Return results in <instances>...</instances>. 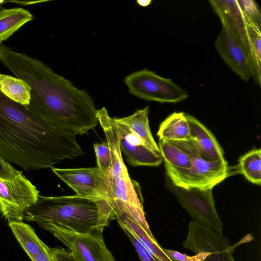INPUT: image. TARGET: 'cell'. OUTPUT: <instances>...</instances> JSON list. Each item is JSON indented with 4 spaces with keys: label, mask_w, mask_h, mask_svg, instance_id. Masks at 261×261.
Segmentation results:
<instances>
[{
    "label": "cell",
    "mask_w": 261,
    "mask_h": 261,
    "mask_svg": "<svg viewBox=\"0 0 261 261\" xmlns=\"http://www.w3.org/2000/svg\"><path fill=\"white\" fill-rule=\"evenodd\" d=\"M52 172L76 193V195L108 199L113 204L109 182L97 167L51 168Z\"/></svg>",
    "instance_id": "cell-11"
},
{
    "label": "cell",
    "mask_w": 261,
    "mask_h": 261,
    "mask_svg": "<svg viewBox=\"0 0 261 261\" xmlns=\"http://www.w3.org/2000/svg\"><path fill=\"white\" fill-rule=\"evenodd\" d=\"M116 219L113 204L101 198L77 195L44 196L24 213L23 220L39 226L51 224L79 233L103 232Z\"/></svg>",
    "instance_id": "cell-3"
},
{
    "label": "cell",
    "mask_w": 261,
    "mask_h": 261,
    "mask_svg": "<svg viewBox=\"0 0 261 261\" xmlns=\"http://www.w3.org/2000/svg\"><path fill=\"white\" fill-rule=\"evenodd\" d=\"M163 250L173 261H202L207 254L205 251L199 250L195 252V255L190 256L170 249L163 248Z\"/></svg>",
    "instance_id": "cell-27"
},
{
    "label": "cell",
    "mask_w": 261,
    "mask_h": 261,
    "mask_svg": "<svg viewBox=\"0 0 261 261\" xmlns=\"http://www.w3.org/2000/svg\"><path fill=\"white\" fill-rule=\"evenodd\" d=\"M246 22L250 46V62L251 76L254 82L261 83V33L260 30Z\"/></svg>",
    "instance_id": "cell-23"
},
{
    "label": "cell",
    "mask_w": 261,
    "mask_h": 261,
    "mask_svg": "<svg viewBox=\"0 0 261 261\" xmlns=\"http://www.w3.org/2000/svg\"><path fill=\"white\" fill-rule=\"evenodd\" d=\"M114 119L120 134V147L125 160L133 167H158L163 162L161 154L150 149L124 124Z\"/></svg>",
    "instance_id": "cell-12"
},
{
    "label": "cell",
    "mask_w": 261,
    "mask_h": 261,
    "mask_svg": "<svg viewBox=\"0 0 261 261\" xmlns=\"http://www.w3.org/2000/svg\"><path fill=\"white\" fill-rule=\"evenodd\" d=\"M0 154L29 171L51 168L85 152L75 135L55 126L0 91Z\"/></svg>",
    "instance_id": "cell-2"
},
{
    "label": "cell",
    "mask_w": 261,
    "mask_h": 261,
    "mask_svg": "<svg viewBox=\"0 0 261 261\" xmlns=\"http://www.w3.org/2000/svg\"><path fill=\"white\" fill-rule=\"evenodd\" d=\"M97 167L107 177L111 166L110 151L107 142L94 144Z\"/></svg>",
    "instance_id": "cell-26"
},
{
    "label": "cell",
    "mask_w": 261,
    "mask_h": 261,
    "mask_svg": "<svg viewBox=\"0 0 261 261\" xmlns=\"http://www.w3.org/2000/svg\"><path fill=\"white\" fill-rule=\"evenodd\" d=\"M149 107L137 110L133 114L123 118H116L119 122L124 124L152 150L161 154L149 125Z\"/></svg>",
    "instance_id": "cell-16"
},
{
    "label": "cell",
    "mask_w": 261,
    "mask_h": 261,
    "mask_svg": "<svg viewBox=\"0 0 261 261\" xmlns=\"http://www.w3.org/2000/svg\"><path fill=\"white\" fill-rule=\"evenodd\" d=\"M32 261H55L51 248L44 243L41 250L35 255Z\"/></svg>",
    "instance_id": "cell-30"
},
{
    "label": "cell",
    "mask_w": 261,
    "mask_h": 261,
    "mask_svg": "<svg viewBox=\"0 0 261 261\" xmlns=\"http://www.w3.org/2000/svg\"><path fill=\"white\" fill-rule=\"evenodd\" d=\"M237 172L252 184L261 185V149H253L239 159Z\"/></svg>",
    "instance_id": "cell-21"
},
{
    "label": "cell",
    "mask_w": 261,
    "mask_h": 261,
    "mask_svg": "<svg viewBox=\"0 0 261 261\" xmlns=\"http://www.w3.org/2000/svg\"><path fill=\"white\" fill-rule=\"evenodd\" d=\"M0 62L31 88L27 107L47 122L76 135L87 134L98 124L89 94L47 65L0 43Z\"/></svg>",
    "instance_id": "cell-1"
},
{
    "label": "cell",
    "mask_w": 261,
    "mask_h": 261,
    "mask_svg": "<svg viewBox=\"0 0 261 261\" xmlns=\"http://www.w3.org/2000/svg\"><path fill=\"white\" fill-rule=\"evenodd\" d=\"M22 173V172L21 171L16 170L0 154L1 178L11 179Z\"/></svg>",
    "instance_id": "cell-28"
},
{
    "label": "cell",
    "mask_w": 261,
    "mask_h": 261,
    "mask_svg": "<svg viewBox=\"0 0 261 261\" xmlns=\"http://www.w3.org/2000/svg\"><path fill=\"white\" fill-rule=\"evenodd\" d=\"M9 2H13L16 4L18 3V1H8V0H5V1H0V10L3 9V5L6 3H9Z\"/></svg>",
    "instance_id": "cell-32"
},
{
    "label": "cell",
    "mask_w": 261,
    "mask_h": 261,
    "mask_svg": "<svg viewBox=\"0 0 261 261\" xmlns=\"http://www.w3.org/2000/svg\"><path fill=\"white\" fill-rule=\"evenodd\" d=\"M252 239L251 234H247L238 243L231 245L223 232L191 221L182 246L194 253L199 250L206 251V255L202 261H235L233 253L236 247Z\"/></svg>",
    "instance_id": "cell-7"
},
{
    "label": "cell",
    "mask_w": 261,
    "mask_h": 261,
    "mask_svg": "<svg viewBox=\"0 0 261 261\" xmlns=\"http://www.w3.org/2000/svg\"><path fill=\"white\" fill-rule=\"evenodd\" d=\"M164 164L179 169H188L192 164L191 158L171 142L159 139V145Z\"/></svg>",
    "instance_id": "cell-22"
},
{
    "label": "cell",
    "mask_w": 261,
    "mask_h": 261,
    "mask_svg": "<svg viewBox=\"0 0 261 261\" xmlns=\"http://www.w3.org/2000/svg\"><path fill=\"white\" fill-rule=\"evenodd\" d=\"M208 2L219 17L222 27L243 48L250 60L246 22L237 0H209Z\"/></svg>",
    "instance_id": "cell-13"
},
{
    "label": "cell",
    "mask_w": 261,
    "mask_h": 261,
    "mask_svg": "<svg viewBox=\"0 0 261 261\" xmlns=\"http://www.w3.org/2000/svg\"><path fill=\"white\" fill-rule=\"evenodd\" d=\"M246 21L260 30L261 15L258 4L252 0H237Z\"/></svg>",
    "instance_id": "cell-25"
},
{
    "label": "cell",
    "mask_w": 261,
    "mask_h": 261,
    "mask_svg": "<svg viewBox=\"0 0 261 261\" xmlns=\"http://www.w3.org/2000/svg\"><path fill=\"white\" fill-rule=\"evenodd\" d=\"M8 226L22 249L32 260L41 250L44 243L33 227L22 221H10Z\"/></svg>",
    "instance_id": "cell-19"
},
{
    "label": "cell",
    "mask_w": 261,
    "mask_h": 261,
    "mask_svg": "<svg viewBox=\"0 0 261 261\" xmlns=\"http://www.w3.org/2000/svg\"><path fill=\"white\" fill-rule=\"evenodd\" d=\"M188 154L192 164L188 169H179L164 164L167 177L175 185L185 189H213L231 173L225 159L213 162L205 160L192 142L170 141Z\"/></svg>",
    "instance_id": "cell-5"
},
{
    "label": "cell",
    "mask_w": 261,
    "mask_h": 261,
    "mask_svg": "<svg viewBox=\"0 0 261 261\" xmlns=\"http://www.w3.org/2000/svg\"><path fill=\"white\" fill-rule=\"evenodd\" d=\"M55 261H80L78 258L67 249L62 247L51 248Z\"/></svg>",
    "instance_id": "cell-29"
},
{
    "label": "cell",
    "mask_w": 261,
    "mask_h": 261,
    "mask_svg": "<svg viewBox=\"0 0 261 261\" xmlns=\"http://www.w3.org/2000/svg\"><path fill=\"white\" fill-rule=\"evenodd\" d=\"M33 19L30 12L22 8H3L0 10V43Z\"/></svg>",
    "instance_id": "cell-18"
},
{
    "label": "cell",
    "mask_w": 261,
    "mask_h": 261,
    "mask_svg": "<svg viewBox=\"0 0 261 261\" xmlns=\"http://www.w3.org/2000/svg\"><path fill=\"white\" fill-rule=\"evenodd\" d=\"M215 47L231 70L242 80L247 82L251 77V67L248 56L243 48L222 27L215 42Z\"/></svg>",
    "instance_id": "cell-14"
},
{
    "label": "cell",
    "mask_w": 261,
    "mask_h": 261,
    "mask_svg": "<svg viewBox=\"0 0 261 261\" xmlns=\"http://www.w3.org/2000/svg\"><path fill=\"white\" fill-rule=\"evenodd\" d=\"M136 2L139 6L145 7L150 5L152 1L150 0H137Z\"/></svg>",
    "instance_id": "cell-31"
},
{
    "label": "cell",
    "mask_w": 261,
    "mask_h": 261,
    "mask_svg": "<svg viewBox=\"0 0 261 261\" xmlns=\"http://www.w3.org/2000/svg\"><path fill=\"white\" fill-rule=\"evenodd\" d=\"M39 226L62 242L80 261H116L105 244L103 232L79 233L51 224Z\"/></svg>",
    "instance_id": "cell-8"
},
{
    "label": "cell",
    "mask_w": 261,
    "mask_h": 261,
    "mask_svg": "<svg viewBox=\"0 0 261 261\" xmlns=\"http://www.w3.org/2000/svg\"><path fill=\"white\" fill-rule=\"evenodd\" d=\"M31 88L23 80L0 73V91L11 100L28 106L31 99Z\"/></svg>",
    "instance_id": "cell-20"
},
{
    "label": "cell",
    "mask_w": 261,
    "mask_h": 261,
    "mask_svg": "<svg viewBox=\"0 0 261 261\" xmlns=\"http://www.w3.org/2000/svg\"><path fill=\"white\" fill-rule=\"evenodd\" d=\"M128 92L142 99L160 103H177L186 99L188 93L171 79L165 78L147 69L125 76Z\"/></svg>",
    "instance_id": "cell-6"
},
{
    "label": "cell",
    "mask_w": 261,
    "mask_h": 261,
    "mask_svg": "<svg viewBox=\"0 0 261 261\" xmlns=\"http://www.w3.org/2000/svg\"><path fill=\"white\" fill-rule=\"evenodd\" d=\"M97 118L105 135L111 154L107 176L113 199V206L123 207L144 228L149 226L145 218L143 199L137 182L133 181L124 164L120 147V134L114 118L106 107L97 110Z\"/></svg>",
    "instance_id": "cell-4"
},
{
    "label": "cell",
    "mask_w": 261,
    "mask_h": 261,
    "mask_svg": "<svg viewBox=\"0 0 261 261\" xmlns=\"http://www.w3.org/2000/svg\"><path fill=\"white\" fill-rule=\"evenodd\" d=\"M39 195L22 173L11 179L0 177V212L8 222L22 221L24 212L37 201Z\"/></svg>",
    "instance_id": "cell-10"
},
{
    "label": "cell",
    "mask_w": 261,
    "mask_h": 261,
    "mask_svg": "<svg viewBox=\"0 0 261 261\" xmlns=\"http://www.w3.org/2000/svg\"><path fill=\"white\" fill-rule=\"evenodd\" d=\"M159 139L168 141L190 140V132L186 115L183 112H174L160 124L156 133Z\"/></svg>",
    "instance_id": "cell-17"
},
{
    "label": "cell",
    "mask_w": 261,
    "mask_h": 261,
    "mask_svg": "<svg viewBox=\"0 0 261 261\" xmlns=\"http://www.w3.org/2000/svg\"><path fill=\"white\" fill-rule=\"evenodd\" d=\"M119 225L130 240L141 261H164L150 251L128 227Z\"/></svg>",
    "instance_id": "cell-24"
},
{
    "label": "cell",
    "mask_w": 261,
    "mask_h": 261,
    "mask_svg": "<svg viewBox=\"0 0 261 261\" xmlns=\"http://www.w3.org/2000/svg\"><path fill=\"white\" fill-rule=\"evenodd\" d=\"M166 187L175 195L193 221L217 232H223V224L216 208L212 190L185 189L173 184L166 178Z\"/></svg>",
    "instance_id": "cell-9"
},
{
    "label": "cell",
    "mask_w": 261,
    "mask_h": 261,
    "mask_svg": "<svg viewBox=\"0 0 261 261\" xmlns=\"http://www.w3.org/2000/svg\"><path fill=\"white\" fill-rule=\"evenodd\" d=\"M190 141L205 160L213 162L225 159L224 152L213 133L196 118L186 115Z\"/></svg>",
    "instance_id": "cell-15"
}]
</instances>
